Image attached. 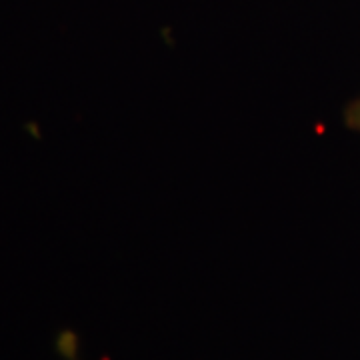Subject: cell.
<instances>
[{
	"instance_id": "6da1fadb",
	"label": "cell",
	"mask_w": 360,
	"mask_h": 360,
	"mask_svg": "<svg viewBox=\"0 0 360 360\" xmlns=\"http://www.w3.org/2000/svg\"><path fill=\"white\" fill-rule=\"evenodd\" d=\"M345 120H347L348 129H352L354 132L360 134V96L356 101L348 104L347 112H345Z\"/></svg>"
}]
</instances>
